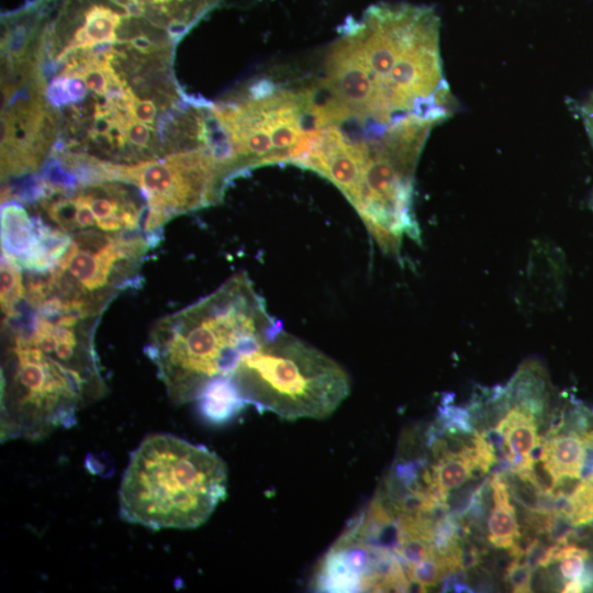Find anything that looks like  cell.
<instances>
[{
	"label": "cell",
	"instance_id": "1",
	"mask_svg": "<svg viewBox=\"0 0 593 593\" xmlns=\"http://www.w3.org/2000/svg\"><path fill=\"white\" fill-rule=\"evenodd\" d=\"M12 49L24 80L56 115L52 153L130 165L171 153L169 139L189 97L172 70L176 41L132 12L112 36L71 45L14 19Z\"/></svg>",
	"mask_w": 593,
	"mask_h": 593
},
{
	"label": "cell",
	"instance_id": "2",
	"mask_svg": "<svg viewBox=\"0 0 593 593\" xmlns=\"http://www.w3.org/2000/svg\"><path fill=\"white\" fill-rule=\"evenodd\" d=\"M433 7L377 3L345 23L317 92L331 123L362 141L414 120L443 123L456 110L443 71Z\"/></svg>",
	"mask_w": 593,
	"mask_h": 593
},
{
	"label": "cell",
	"instance_id": "3",
	"mask_svg": "<svg viewBox=\"0 0 593 593\" xmlns=\"http://www.w3.org/2000/svg\"><path fill=\"white\" fill-rule=\"evenodd\" d=\"M282 332L245 272L153 325L145 354L170 400L197 401L204 388L231 379L239 360Z\"/></svg>",
	"mask_w": 593,
	"mask_h": 593
},
{
	"label": "cell",
	"instance_id": "4",
	"mask_svg": "<svg viewBox=\"0 0 593 593\" xmlns=\"http://www.w3.org/2000/svg\"><path fill=\"white\" fill-rule=\"evenodd\" d=\"M227 469L209 448L170 434L147 436L119 489L120 515L153 529L194 528L225 499Z\"/></svg>",
	"mask_w": 593,
	"mask_h": 593
},
{
	"label": "cell",
	"instance_id": "5",
	"mask_svg": "<svg viewBox=\"0 0 593 593\" xmlns=\"http://www.w3.org/2000/svg\"><path fill=\"white\" fill-rule=\"evenodd\" d=\"M69 235L67 249L52 268L25 271L24 302L30 309L101 316L111 300L137 278L144 257L158 236L97 230Z\"/></svg>",
	"mask_w": 593,
	"mask_h": 593
},
{
	"label": "cell",
	"instance_id": "6",
	"mask_svg": "<svg viewBox=\"0 0 593 593\" xmlns=\"http://www.w3.org/2000/svg\"><path fill=\"white\" fill-rule=\"evenodd\" d=\"M231 380L259 412L289 421L325 418L350 390L348 374L335 360L283 331L245 355Z\"/></svg>",
	"mask_w": 593,
	"mask_h": 593
},
{
	"label": "cell",
	"instance_id": "7",
	"mask_svg": "<svg viewBox=\"0 0 593 593\" xmlns=\"http://www.w3.org/2000/svg\"><path fill=\"white\" fill-rule=\"evenodd\" d=\"M314 83L287 87L258 78L213 104L240 171L303 158Z\"/></svg>",
	"mask_w": 593,
	"mask_h": 593
},
{
	"label": "cell",
	"instance_id": "8",
	"mask_svg": "<svg viewBox=\"0 0 593 593\" xmlns=\"http://www.w3.org/2000/svg\"><path fill=\"white\" fill-rule=\"evenodd\" d=\"M103 395L38 348L5 338L1 366V439H42L69 427Z\"/></svg>",
	"mask_w": 593,
	"mask_h": 593
},
{
	"label": "cell",
	"instance_id": "9",
	"mask_svg": "<svg viewBox=\"0 0 593 593\" xmlns=\"http://www.w3.org/2000/svg\"><path fill=\"white\" fill-rule=\"evenodd\" d=\"M213 147L186 148L164 157L131 165L86 164L89 180H118L136 187L146 201L144 230L159 235L177 215L217 203L234 174Z\"/></svg>",
	"mask_w": 593,
	"mask_h": 593
},
{
	"label": "cell",
	"instance_id": "10",
	"mask_svg": "<svg viewBox=\"0 0 593 593\" xmlns=\"http://www.w3.org/2000/svg\"><path fill=\"white\" fill-rule=\"evenodd\" d=\"M32 205L44 221L67 234L145 233V198L136 187L118 180L47 183Z\"/></svg>",
	"mask_w": 593,
	"mask_h": 593
},
{
	"label": "cell",
	"instance_id": "11",
	"mask_svg": "<svg viewBox=\"0 0 593 593\" xmlns=\"http://www.w3.org/2000/svg\"><path fill=\"white\" fill-rule=\"evenodd\" d=\"M58 135L56 115L27 82L1 77V180L38 174Z\"/></svg>",
	"mask_w": 593,
	"mask_h": 593
},
{
	"label": "cell",
	"instance_id": "12",
	"mask_svg": "<svg viewBox=\"0 0 593 593\" xmlns=\"http://www.w3.org/2000/svg\"><path fill=\"white\" fill-rule=\"evenodd\" d=\"M315 592H406L398 556L361 539L349 526L322 558L312 579Z\"/></svg>",
	"mask_w": 593,
	"mask_h": 593
},
{
	"label": "cell",
	"instance_id": "13",
	"mask_svg": "<svg viewBox=\"0 0 593 593\" xmlns=\"http://www.w3.org/2000/svg\"><path fill=\"white\" fill-rule=\"evenodd\" d=\"M1 251L23 271H45L67 249L70 235L37 214L32 215L21 202H1Z\"/></svg>",
	"mask_w": 593,
	"mask_h": 593
},
{
	"label": "cell",
	"instance_id": "14",
	"mask_svg": "<svg viewBox=\"0 0 593 593\" xmlns=\"http://www.w3.org/2000/svg\"><path fill=\"white\" fill-rule=\"evenodd\" d=\"M177 42L220 0H123Z\"/></svg>",
	"mask_w": 593,
	"mask_h": 593
},
{
	"label": "cell",
	"instance_id": "15",
	"mask_svg": "<svg viewBox=\"0 0 593 593\" xmlns=\"http://www.w3.org/2000/svg\"><path fill=\"white\" fill-rule=\"evenodd\" d=\"M495 428L504 437L501 454L506 459L511 470L521 471L532 468L533 463L528 460V456L540 438V436H537L536 416L523 409L512 398L510 410Z\"/></svg>",
	"mask_w": 593,
	"mask_h": 593
},
{
	"label": "cell",
	"instance_id": "16",
	"mask_svg": "<svg viewBox=\"0 0 593 593\" xmlns=\"http://www.w3.org/2000/svg\"><path fill=\"white\" fill-rule=\"evenodd\" d=\"M574 428L544 437L546 454L544 461L556 478H581L585 458V443L580 432V410L573 413Z\"/></svg>",
	"mask_w": 593,
	"mask_h": 593
},
{
	"label": "cell",
	"instance_id": "17",
	"mask_svg": "<svg viewBox=\"0 0 593 593\" xmlns=\"http://www.w3.org/2000/svg\"><path fill=\"white\" fill-rule=\"evenodd\" d=\"M493 507L488 519V539L494 547L510 548L519 535L516 512L502 473L489 479Z\"/></svg>",
	"mask_w": 593,
	"mask_h": 593
},
{
	"label": "cell",
	"instance_id": "18",
	"mask_svg": "<svg viewBox=\"0 0 593 593\" xmlns=\"http://www.w3.org/2000/svg\"><path fill=\"white\" fill-rule=\"evenodd\" d=\"M197 401L204 418L215 424L228 422L248 404L227 378L211 381Z\"/></svg>",
	"mask_w": 593,
	"mask_h": 593
},
{
	"label": "cell",
	"instance_id": "19",
	"mask_svg": "<svg viewBox=\"0 0 593 593\" xmlns=\"http://www.w3.org/2000/svg\"><path fill=\"white\" fill-rule=\"evenodd\" d=\"M23 296V270L15 261L1 254V312L3 321L15 314Z\"/></svg>",
	"mask_w": 593,
	"mask_h": 593
},
{
	"label": "cell",
	"instance_id": "20",
	"mask_svg": "<svg viewBox=\"0 0 593 593\" xmlns=\"http://www.w3.org/2000/svg\"><path fill=\"white\" fill-rule=\"evenodd\" d=\"M428 466L432 481L436 482L447 492L461 486L472 478L469 462L460 458H450L443 461H434L433 463L428 461Z\"/></svg>",
	"mask_w": 593,
	"mask_h": 593
},
{
	"label": "cell",
	"instance_id": "21",
	"mask_svg": "<svg viewBox=\"0 0 593 593\" xmlns=\"http://www.w3.org/2000/svg\"><path fill=\"white\" fill-rule=\"evenodd\" d=\"M532 573L533 570L519 559L513 560L506 567L504 579L508 582L513 592H532Z\"/></svg>",
	"mask_w": 593,
	"mask_h": 593
},
{
	"label": "cell",
	"instance_id": "22",
	"mask_svg": "<svg viewBox=\"0 0 593 593\" xmlns=\"http://www.w3.org/2000/svg\"><path fill=\"white\" fill-rule=\"evenodd\" d=\"M581 118L593 147V92H591L580 108ZM591 209L593 210V191L590 200Z\"/></svg>",
	"mask_w": 593,
	"mask_h": 593
}]
</instances>
